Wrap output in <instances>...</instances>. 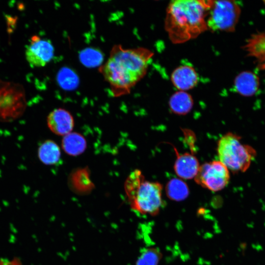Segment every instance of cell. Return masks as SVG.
Returning a JSON list of instances; mask_svg holds the SVG:
<instances>
[{
  "instance_id": "obj_12",
  "label": "cell",
  "mask_w": 265,
  "mask_h": 265,
  "mask_svg": "<svg viewBox=\"0 0 265 265\" xmlns=\"http://www.w3.org/2000/svg\"><path fill=\"white\" fill-rule=\"evenodd\" d=\"M259 86V78L250 71L241 72L237 76L234 80L236 91L243 96L249 97L255 95Z\"/></svg>"
},
{
  "instance_id": "obj_9",
  "label": "cell",
  "mask_w": 265,
  "mask_h": 265,
  "mask_svg": "<svg viewBox=\"0 0 265 265\" xmlns=\"http://www.w3.org/2000/svg\"><path fill=\"white\" fill-rule=\"evenodd\" d=\"M47 124L50 130L59 135H65L71 132L74 126L72 114L67 110L55 108L47 117Z\"/></svg>"
},
{
  "instance_id": "obj_15",
  "label": "cell",
  "mask_w": 265,
  "mask_h": 265,
  "mask_svg": "<svg viewBox=\"0 0 265 265\" xmlns=\"http://www.w3.org/2000/svg\"><path fill=\"white\" fill-rule=\"evenodd\" d=\"M38 155L41 162L46 165H54L59 160L61 152L59 147L53 140H48L39 147Z\"/></svg>"
},
{
  "instance_id": "obj_19",
  "label": "cell",
  "mask_w": 265,
  "mask_h": 265,
  "mask_svg": "<svg viewBox=\"0 0 265 265\" xmlns=\"http://www.w3.org/2000/svg\"><path fill=\"white\" fill-rule=\"evenodd\" d=\"M263 66L265 68V61L264 62V64L263 65Z\"/></svg>"
},
{
  "instance_id": "obj_14",
  "label": "cell",
  "mask_w": 265,
  "mask_h": 265,
  "mask_svg": "<svg viewBox=\"0 0 265 265\" xmlns=\"http://www.w3.org/2000/svg\"><path fill=\"white\" fill-rule=\"evenodd\" d=\"M61 145L66 153L72 156H77L85 150L86 141L81 134L71 132L64 136Z\"/></svg>"
},
{
  "instance_id": "obj_3",
  "label": "cell",
  "mask_w": 265,
  "mask_h": 265,
  "mask_svg": "<svg viewBox=\"0 0 265 265\" xmlns=\"http://www.w3.org/2000/svg\"><path fill=\"white\" fill-rule=\"evenodd\" d=\"M125 190L131 207L141 214H157L162 205V186L145 180L139 170H135L127 179Z\"/></svg>"
},
{
  "instance_id": "obj_17",
  "label": "cell",
  "mask_w": 265,
  "mask_h": 265,
  "mask_svg": "<svg viewBox=\"0 0 265 265\" xmlns=\"http://www.w3.org/2000/svg\"><path fill=\"white\" fill-rule=\"evenodd\" d=\"M166 192L170 199L182 201L188 196L189 188L186 184L183 181L178 178H173L167 183Z\"/></svg>"
},
{
  "instance_id": "obj_13",
  "label": "cell",
  "mask_w": 265,
  "mask_h": 265,
  "mask_svg": "<svg viewBox=\"0 0 265 265\" xmlns=\"http://www.w3.org/2000/svg\"><path fill=\"white\" fill-rule=\"evenodd\" d=\"M193 100L192 97L186 91H178L174 93L169 101L171 110L177 115H186L192 109Z\"/></svg>"
},
{
  "instance_id": "obj_4",
  "label": "cell",
  "mask_w": 265,
  "mask_h": 265,
  "mask_svg": "<svg viewBox=\"0 0 265 265\" xmlns=\"http://www.w3.org/2000/svg\"><path fill=\"white\" fill-rule=\"evenodd\" d=\"M217 151L219 161L234 172L246 170L255 155L253 149L243 144L240 137L232 132H228L220 138Z\"/></svg>"
},
{
  "instance_id": "obj_1",
  "label": "cell",
  "mask_w": 265,
  "mask_h": 265,
  "mask_svg": "<svg viewBox=\"0 0 265 265\" xmlns=\"http://www.w3.org/2000/svg\"><path fill=\"white\" fill-rule=\"evenodd\" d=\"M153 53L139 47L125 49L120 44L111 49L109 57L99 69L114 97L130 93L146 74Z\"/></svg>"
},
{
  "instance_id": "obj_18",
  "label": "cell",
  "mask_w": 265,
  "mask_h": 265,
  "mask_svg": "<svg viewBox=\"0 0 265 265\" xmlns=\"http://www.w3.org/2000/svg\"><path fill=\"white\" fill-rule=\"evenodd\" d=\"M139 261V265H156L159 255L156 251H148L145 253Z\"/></svg>"
},
{
  "instance_id": "obj_10",
  "label": "cell",
  "mask_w": 265,
  "mask_h": 265,
  "mask_svg": "<svg viewBox=\"0 0 265 265\" xmlns=\"http://www.w3.org/2000/svg\"><path fill=\"white\" fill-rule=\"evenodd\" d=\"M174 150L177 159L174 169L177 175L183 179L194 178L200 167L197 159L192 154H179L176 148H174Z\"/></svg>"
},
{
  "instance_id": "obj_8",
  "label": "cell",
  "mask_w": 265,
  "mask_h": 265,
  "mask_svg": "<svg viewBox=\"0 0 265 265\" xmlns=\"http://www.w3.org/2000/svg\"><path fill=\"white\" fill-rule=\"evenodd\" d=\"M54 49L51 42L37 35L31 37L26 50V59L32 67L45 66L53 58Z\"/></svg>"
},
{
  "instance_id": "obj_6",
  "label": "cell",
  "mask_w": 265,
  "mask_h": 265,
  "mask_svg": "<svg viewBox=\"0 0 265 265\" xmlns=\"http://www.w3.org/2000/svg\"><path fill=\"white\" fill-rule=\"evenodd\" d=\"M26 107L23 87L19 83L0 80V121H10L19 117Z\"/></svg>"
},
{
  "instance_id": "obj_11",
  "label": "cell",
  "mask_w": 265,
  "mask_h": 265,
  "mask_svg": "<svg viewBox=\"0 0 265 265\" xmlns=\"http://www.w3.org/2000/svg\"><path fill=\"white\" fill-rule=\"evenodd\" d=\"M198 80L195 69L188 65L178 67L171 75V80L179 91H186L193 88Z\"/></svg>"
},
{
  "instance_id": "obj_2",
  "label": "cell",
  "mask_w": 265,
  "mask_h": 265,
  "mask_svg": "<svg viewBox=\"0 0 265 265\" xmlns=\"http://www.w3.org/2000/svg\"><path fill=\"white\" fill-rule=\"evenodd\" d=\"M211 0H176L167 8L165 29L173 43H184L208 29L206 17Z\"/></svg>"
},
{
  "instance_id": "obj_5",
  "label": "cell",
  "mask_w": 265,
  "mask_h": 265,
  "mask_svg": "<svg viewBox=\"0 0 265 265\" xmlns=\"http://www.w3.org/2000/svg\"><path fill=\"white\" fill-rule=\"evenodd\" d=\"M240 8L231 0H211L206 17L208 29L232 32L238 21Z\"/></svg>"
},
{
  "instance_id": "obj_7",
  "label": "cell",
  "mask_w": 265,
  "mask_h": 265,
  "mask_svg": "<svg viewBox=\"0 0 265 265\" xmlns=\"http://www.w3.org/2000/svg\"><path fill=\"white\" fill-rule=\"evenodd\" d=\"M229 179V170L218 160L202 164L194 177L198 185L214 192L223 189L228 184Z\"/></svg>"
},
{
  "instance_id": "obj_16",
  "label": "cell",
  "mask_w": 265,
  "mask_h": 265,
  "mask_svg": "<svg viewBox=\"0 0 265 265\" xmlns=\"http://www.w3.org/2000/svg\"><path fill=\"white\" fill-rule=\"evenodd\" d=\"M248 55L258 61H265V33L252 35L244 46Z\"/></svg>"
}]
</instances>
